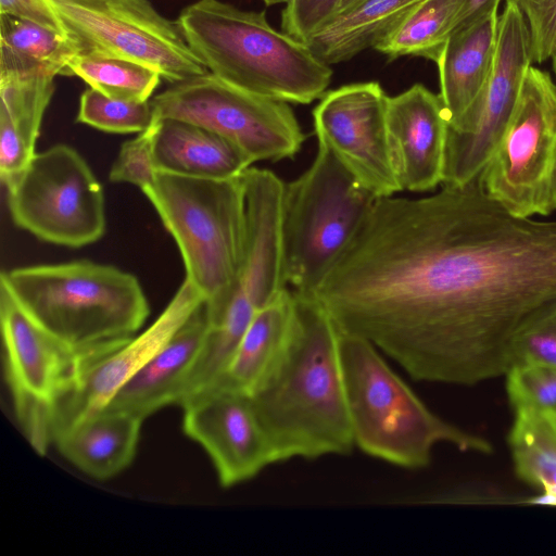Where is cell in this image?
<instances>
[{
  "label": "cell",
  "mask_w": 556,
  "mask_h": 556,
  "mask_svg": "<svg viewBox=\"0 0 556 556\" xmlns=\"http://www.w3.org/2000/svg\"><path fill=\"white\" fill-rule=\"evenodd\" d=\"M312 295L412 379L472 386L506 375L516 330L556 298V220L513 215L480 174L378 198Z\"/></svg>",
  "instance_id": "obj_1"
},
{
  "label": "cell",
  "mask_w": 556,
  "mask_h": 556,
  "mask_svg": "<svg viewBox=\"0 0 556 556\" xmlns=\"http://www.w3.org/2000/svg\"><path fill=\"white\" fill-rule=\"evenodd\" d=\"M293 292L295 320L280 364L250 395L275 464L346 455L354 444L340 331L312 295Z\"/></svg>",
  "instance_id": "obj_2"
},
{
  "label": "cell",
  "mask_w": 556,
  "mask_h": 556,
  "mask_svg": "<svg viewBox=\"0 0 556 556\" xmlns=\"http://www.w3.org/2000/svg\"><path fill=\"white\" fill-rule=\"evenodd\" d=\"M175 22L207 71L238 88L308 104L330 85V65L306 42L274 28L265 11L198 0L184 8Z\"/></svg>",
  "instance_id": "obj_3"
},
{
  "label": "cell",
  "mask_w": 556,
  "mask_h": 556,
  "mask_svg": "<svg viewBox=\"0 0 556 556\" xmlns=\"http://www.w3.org/2000/svg\"><path fill=\"white\" fill-rule=\"evenodd\" d=\"M339 351L354 444L406 469L431 462L434 446L492 453L490 442L433 414L368 340L340 332Z\"/></svg>",
  "instance_id": "obj_4"
},
{
  "label": "cell",
  "mask_w": 556,
  "mask_h": 556,
  "mask_svg": "<svg viewBox=\"0 0 556 556\" xmlns=\"http://www.w3.org/2000/svg\"><path fill=\"white\" fill-rule=\"evenodd\" d=\"M0 282L75 351L135 336L150 313L132 274L89 260L14 268L2 271Z\"/></svg>",
  "instance_id": "obj_5"
},
{
  "label": "cell",
  "mask_w": 556,
  "mask_h": 556,
  "mask_svg": "<svg viewBox=\"0 0 556 556\" xmlns=\"http://www.w3.org/2000/svg\"><path fill=\"white\" fill-rule=\"evenodd\" d=\"M142 192L177 243L185 279L207 306L222 302L235 285L245 252L242 175L211 180L159 172Z\"/></svg>",
  "instance_id": "obj_6"
},
{
  "label": "cell",
  "mask_w": 556,
  "mask_h": 556,
  "mask_svg": "<svg viewBox=\"0 0 556 556\" xmlns=\"http://www.w3.org/2000/svg\"><path fill=\"white\" fill-rule=\"evenodd\" d=\"M245 193L247 242L241 268L228 295L205 304L207 328L191 371L189 387L214 386L255 315L283 289L281 202L285 184L268 169L249 167L242 174Z\"/></svg>",
  "instance_id": "obj_7"
},
{
  "label": "cell",
  "mask_w": 556,
  "mask_h": 556,
  "mask_svg": "<svg viewBox=\"0 0 556 556\" xmlns=\"http://www.w3.org/2000/svg\"><path fill=\"white\" fill-rule=\"evenodd\" d=\"M376 199L318 142L312 165L283 187V271L292 291L314 293L358 232Z\"/></svg>",
  "instance_id": "obj_8"
},
{
  "label": "cell",
  "mask_w": 556,
  "mask_h": 556,
  "mask_svg": "<svg viewBox=\"0 0 556 556\" xmlns=\"http://www.w3.org/2000/svg\"><path fill=\"white\" fill-rule=\"evenodd\" d=\"M486 194L518 217L556 211V85L529 66L517 104L480 173Z\"/></svg>",
  "instance_id": "obj_9"
},
{
  "label": "cell",
  "mask_w": 556,
  "mask_h": 556,
  "mask_svg": "<svg viewBox=\"0 0 556 556\" xmlns=\"http://www.w3.org/2000/svg\"><path fill=\"white\" fill-rule=\"evenodd\" d=\"M7 193L13 223L39 240L81 248L105 232L102 187L67 144L36 153Z\"/></svg>",
  "instance_id": "obj_10"
},
{
  "label": "cell",
  "mask_w": 556,
  "mask_h": 556,
  "mask_svg": "<svg viewBox=\"0 0 556 556\" xmlns=\"http://www.w3.org/2000/svg\"><path fill=\"white\" fill-rule=\"evenodd\" d=\"M150 102L155 117L212 130L253 163L293 157L305 139L287 102L243 90L210 72L172 84Z\"/></svg>",
  "instance_id": "obj_11"
},
{
  "label": "cell",
  "mask_w": 556,
  "mask_h": 556,
  "mask_svg": "<svg viewBox=\"0 0 556 556\" xmlns=\"http://www.w3.org/2000/svg\"><path fill=\"white\" fill-rule=\"evenodd\" d=\"M79 53L126 59L174 84L207 73L176 22L150 0H47Z\"/></svg>",
  "instance_id": "obj_12"
},
{
  "label": "cell",
  "mask_w": 556,
  "mask_h": 556,
  "mask_svg": "<svg viewBox=\"0 0 556 556\" xmlns=\"http://www.w3.org/2000/svg\"><path fill=\"white\" fill-rule=\"evenodd\" d=\"M532 62L527 21L515 4L506 2L482 92L460 123L448 126L442 185L463 186L482 172L506 130Z\"/></svg>",
  "instance_id": "obj_13"
},
{
  "label": "cell",
  "mask_w": 556,
  "mask_h": 556,
  "mask_svg": "<svg viewBox=\"0 0 556 556\" xmlns=\"http://www.w3.org/2000/svg\"><path fill=\"white\" fill-rule=\"evenodd\" d=\"M4 375L18 422L37 453L52 443L53 408L67 388L77 351L37 324L0 282Z\"/></svg>",
  "instance_id": "obj_14"
},
{
  "label": "cell",
  "mask_w": 556,
  "mask_h": 556,
  "mask_svg": "<svg viewBox=\"0 0 556 556\" xmlns=\"http://www.w3.org/2000/svg\"><path fill=\"white\" fill-rule=\"evenodd\" d=\"M203 302L204 296L185 279L140 334L77 351L72 379L53 408L52 443L64 429L103 409Z\"/></svg>",
  "instance_id": "obj_15"
},
{
  "label": "cell",
  "mask_w": 556,
  "mask_h": 556,
  "mask_svg": "<svg viewBox=\"0 0 556 556\" xmlns=\"http://www.w3.org/2000/svg\"><path fill=\"white\" fill-rule=\"evenodd\" d=\"M388 97L377 81L355 83L326 91L313 110L318 142L376 198L402 191L389 147Z\"/></svg>",
  "instance_id": "obj_16"
},
{
  "label": "cell",
  "mask_w": 556,
  "mask_h": 556,
  "mask_svg": "<svg viewBox=\"0 0 556 556\" xmlns=\"http://www.w3.org/2000/svg\"><path fill=\"white\" fill-rule=\"evenodd\" d=\"M180 407L185 433L208 454L223 486L245 482L275 464L249 395L212 388Z\"/></svg>",
  "instance_id": "obj_17"
},
{
  "label": "cell",
  "mask_w": 556,
  "mask_h": 556,
  "mask_svg": "<svg viewBox=\"0 0 556 556\" xmlns=\"http://www.w3.org/2000/svg\"><path fill=\"white\" fill-rule=\"evenodd\" d=\"M387 129L402 191L426 192L442 184L448 118L440 94L415 84L388 97Z\"/></svg>",
  "instance_id": "obj_18"
},
{
  "label": "cell",
  "mask_w": 556,
  "mask_h": 556,
  "mask_svg": "<svg viewBox=\"0 0 556 556\" xmlns=\"http://www.w3.org/2000/svg\"><path fill=\"white\" fill-rule=\"evenodd\" d=\"M207 328L205 302L118 390L104 407L144 420L159 409L180 405Z\"/></svg>",
  "instance_id": "obj_19"
},
{
  "label": "cell",
  "mask_w": 556,
  "mask_h": 556,
  "mask_svg": "<svg viewBox=\"0 0 556 556\" xmlns=\"http://www.w3.org/2000/svg\"><path fill=\"white\" fill-rule=\"evenodd\" d=\"M151 128L157 172L228 180L240 177L253 163L230 141L197 124L154 116Z\"/></svg>",
  "instance_id": "obj_20"
},
{
  "label": "cell",
  "mask_w": 556,
  "mask_h": 556,
  "mask_svg": "<svg viewBox=\"0 0 556 556\" xmlns=\"http://www.w3.org/2000/svg\"><path fill=\"white\" fill-rule=\"evenodd\" d=\"M497 27V9L457 26L435 63L451 127L460 123L482 92L493 65Z\"/></svg>",
  "instance_id": "obj_21"
},
{
  "label": "cell",
  "mask_w": 556,
  "mask_h": 556,
  "mask_svg": "<svg viewBox=\"0 0 556 556\" xmlns=\"http://www.w3.org/2000/svg\"><path fill=\"white\" fill-rule=\"evenodd\" d=\"M294 320V295L286 288L255 315L224 374L212 388L249 396L254 393L270 377L286 354Z\"/></svg>",
  "instance_id": "obj_22"
},
{
  "label": "cell",
  "mask_w": 556,
  "mask_h": 556,
  "mask_svg": "<svg viewBox=\"0 0 556 556\" xmlns=\"http://www.w3.org/2000/svg\"><path fill=\"white\" fill-rule=\"evenodd\" d=\"M142 421L127 413L103 408L58 433L53 444L79 470L105 480L132 462Z\"/></svg>",
  "instance_id": "obj_23"
},
{
  "label": "cell",
  "mask_w": 556,
  "mask_h": 556,
  "mask_svg": "<svg viewBox=\"0 0 556 556\" xmlns=\"http://www.w3.org/2000/svg\"><path fill=\"white\" fill-rule=\"evenodd\" d=\"M52 75L0 78V177L8 188L35 156L45 112L54 92Z\"/></svg>",
  "instance_id": "obj_24"
},
{
  "label": "cell",
  "mask_w": 556,
  "mask_h": 556,
  "mask_svg": "<svg viewBox=\"0 0 556 556\" xmlns=\"http://www.w3.org/2000/svg\"><path fill=\"white\" fill-rule=\"evenodd\" d=\"M424 0H366L337 14L305 42L326 64L345 62L375 48Z\"/></svg>",
  "instance_id": "obj_25"
},
{
  "label": "cell",
  "mask_w": 556,
  "mask_h": 556,
  "mask_svg": "<svg viewBox=\"0 0 556 556\" xmlns=\"http://www.w3.org/2000/svg\"><path fill=\"white\" fill-rule=\"evenodd\" d=\"M78 53L76 43L65 34L0 14V78L70 76L68 63Z\"/></svg>",
  "instance_id": "obj_26"
},
{
  "label": "cell",
  "mask_w": 556,
  "mask_h": 556,
  "mask_svg": "<svg viewBox=\"0 0 556 556\" xmlns=\"http://www.w3.org/2000/svg\"><path fill=\"white\" fill-rule=\"evenodd\" d=\"M465 14L466 0H424L374 49L391 60L421 56L437 63Z\"/></svg>",
  "instance_id": "obj_27"
},
{
  "label": "cell",
  "mask_w": 556,
  "mask_h": 556,
  "mask_svg": "<svg viewBox=\"0 0 556 556\" xmlns=\"http://www.w3.org/2000/svg\"><path fill=\"white\" fill-rule=\"evenodd\" d=\"M508 444L520 480L541 490L556 489V421L552 414L515 412Z\"/></svg>",
  "instance_id": "obj_28"
},
{
  "label": "cell",
  "mask_w": 556,
  "mask_h": 556,
  "mask_svg": "<svg viewBox=\"0 0 556 556\" xmlns=\"http://www.w3.org/2000/svg\"><path fill=\"white\" fill-rule=\"evenodd\" d=\"M70 76L117 100L148 101L160 85L161 74L126 59L78 53L68 63Z\"/></svg>",
  "instance_id": "obj_29"
},
{
  "label": "cell",
  "mask_w": 556,
  "mask_h": 556,
  "mask_svg": "<svg viewBox=\"0 0 556 556\" xmlns=\"http://www.w3.org/2000/svg\"><path fill=\"white\" fill-rule=\"evenodd\" d=\"M76 121L106 132L140 134L151 126L154 113L150 100L112 99L89 87L80 97Z\"/></svg>",
  "instance_id": "obj_30"
},
{
  "label": "cell",
  "mask_w": 556,
  "mask_h": 556,
  "mask_svg": "<svg viewBox=\"0 0 556 556\" xmlns=\"http://www.w3.org/2000/svg\"><path fill=\"white\" fill-rule=\"evenodd\" d=\"M521 364L556 366V298L532 312L510 343V367Z\"/></svg>",
  "instance_id": "obj_31"
},
{
  "label": "cell",
  "mask_w": 556,
  "mask_h": 556,
  "mask_svg": "<svg viewBox=\"0 0 556 556\" xmlns=\"http://www.w3.org/2000/svg\"><path fill=\"white\" fill-rule=\"evenodd\" d=\"M506 390L514 412L556 415V366L515 365L506 372Z\"/></svg>",
  "instance_id": "obj_32"
},
{
  "label": "cell",
  "mask_w": 556,
  "mask_h": 556,
  "mask_svg": "<svg viewBox=\"0 0 556 556\" xmlns=\"http://www.w3.org/2000/svg\"><path fill=\"white\" fill-rule=\"evenodd\" d=\"M157 173L150 126L123 143L109 177L113 182L131 184L142 191L154 181Z\"/></svg>",
  "instance_id": "obj_33"
},
{
  "label": "cell",
  "mask_w": 556,
  "mask_h": 556,
  "mask_svg": "<svg viewBox=\"0 0 556 556\" xmlns=\"http://www.w3.org/2000/svg\"><path fill=\"white\" fill-rule=\"evenodd\" d=\"M525 16L531 38L532 58L542 63L556 48V0H505Z\"/></svg>",
  "instance_id": "obj_34"
},
{
  "label": "cell",
  "mask_w": 556,
  "mask_h": 556,
  "mask_svg": "<svg viewBox=\"0 0 556 556\" xmlns=\"http://www.w3.org/2000/svg\"><path fill=\"white\" fill-rule=\"evenodd\" d=\"M341 0H289L281 12V30L305 42L339 11Z\"/></svg>",
  "instance_id": "obj_35"
},
{
  "label": "cell",
  "mask_w": 556,
  "mask_h": 556,
  "mask_svg": "<svg viewBox=\"0 0 556 556\" xmlns=\"http://www.w3.org/2000/svg\"><path fill=\"white\" fill-rule=\"evenodd\" d=\"M0 14L27 20L65 34L58 15L47 0H0Z\"/></svg>",
  "instance_id": "obj_36"
},
{
  "label": "cell",
  "mask_w": 556,
  "mask_h": 556,
  "mask_svg": "<svg viewBox=\"0 0 556 556\" xmlns=\"http://www.w3.org/2000/svg\"><path fill=\"white\" fill-rule=\"evenodd\" d=\"M500 2L501 0H466L465 18L459 25L471 22L495 9H498Z\"/></svg>",
  "instance_id": "obj_37"
},
{
  "label": "cell",
  "mask_w": 556,
  "mask_h": 556,
  "mask_svg": "<svg viewBox=\"0 0 556 556\" xmlns=\"http://www.w3.org/2000/svg\"><path fill=\"white\" fill-rule=\"evenodd\" d=\"M364 1H366V0H341L339 11L337 14L345 12V11H350V10L356 8L357 5H359L361 3H363Z\"/></svg>",
  "instance_id": "obj_38"
},
{
  "label": "cell",
  "mask_w": 556,
  "mask_h": 556,
  "mask_svg": "<svg viewBox=\"0 0 556 556\" xmlns=\"http://www.w3.org/2000/svg\"><path fill=\"white\" fill-rule=\"evenodd\" d=\"M267 7L285 3L287 4L289 0H262Z\"/></svg>",
  "instance_id": "obj_39"
},
{
  "label": "cell",
  "mask_w": 556,
  "mask_h": 556,
  "mask_svg": "<svg viewBox=\"0 0 556 556\" xmlns=\"http://www.w3.org/2000/svg\"><path fill=\"white\" fill-rule=\"evenodd\" d=\"M551 59L553 61V68H554L555 75H556V48H555Z\"/></svg>",
  "instance_id": "obj_40"
},
{
  "label": "cell",
  "mask_w": 556,
  "mask_h": 556,
  "mask_svg": "<svg viewBox=\"0 0 556 556\" xmlns=\"http://www.w3.org/2000/svg\"><path fill=\"white\" fill-rule=\"evenodd\" d=\"M553 417H554V419H555V421H556V415H553Z\"/></svg>",
  "instance_id": "obj_41"
}]
</instances>
